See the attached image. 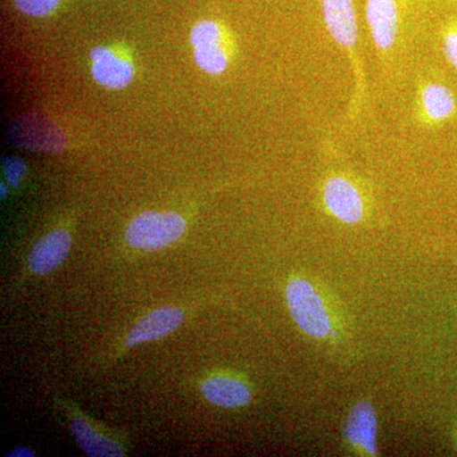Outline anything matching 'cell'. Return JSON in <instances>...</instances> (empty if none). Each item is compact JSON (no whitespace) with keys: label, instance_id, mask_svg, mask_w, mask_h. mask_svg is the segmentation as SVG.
Returning a JSON list of instances; mask_svg holds the SVG:
<instances>
[{"label":"cell","instance_id":"cell-1","mask_svg":"<svg viewBox=\"0 0 457 457\" xmlns=\"http://www.w3.org/2000/svg\"><path fill=\"white\" fill-rule=\"evenodd\" d=\"M286 300L295 323L305 335L326 339L332 332V320L323 297L303 278H294L286 287Z\"/></svg>","mask_w":457,"mask_h":457},{"label":"cell","instance_id":"cell-2","mask_svg":"<svg viewBox=\"0 0 457 457\" xmlns=\"http://www.w3.org/2000/svg\"><path fill=\"white\" fill-rule=\"evenodd\" d=\"M186 228L185 219L177 212H146L129 224L126 242L141 251H159L179 240Z\"/></svg>","mask_w":457,"mask_h":457},{"label":"cell","instance_id":"cell-3","mask_svg":"<svg viewBox=\"0 0 457 457\" xmlns=\"http://www.w3.org/2000/svg\"><path fill=\"white\" fill-rule=\"evenodd\" d=\"M194 47L195 62L201 71L210 75H221L228 71L227 35L220 23L212 20L197 22L189 36Z\"/></svg>","mask_w":457,"mask_h":457},{"label":"cell","instance_id":"cell-4","mask_svg":"<svg viewBox=\"0 0 457 457\" xmlns=\"http://www.w3.org/2000/svg\"><path fill=\"white\" fill-rule=\"evenodd\" d=\"M328 212L345 224H357L365 215V204L356 186L345 177H332L323 188Z\"/></svg>","mask_w":457,"mask_h":457},{"label":"cell","instance_id":"cell-5","mask_svg":"<svg viewBox=\"0 0 457 457\" xmlns=\"http://www.w3.org/2000/svg\"><path fill=\"white\" fill-rule=\"evenodd\" d=\"M321 11L330 36L343 49L354 55L359 26L353 0H321Z\"/></svg>","mask_w":457,"mask_h":457},{"label":"cell","instance_id":"cell-6","mask_svg":"<svg viewBox=\"0 0 457 457\" xmlns=\"http://www.w3.org/2000/svg\"><path fill=\"white\" fill-rule=\"evenodd\" d=\"M90 60L92 77L108 89L126 88L134 79V65L110 47H95L90 53Z\"/></svg>","mask_w":457,"mask_h":457},{"label":"cell","instance_id":"cell-7","mask_svg":"<svg viewBox=\"0 0 457 457\" xmlns=\"http://www.w3.org/2000/svg\"><path fill=\"white\" fill-rule=\"evenodd\" d=\"M345 432L348 442L362 455H378V418L371 403L361 400L351 409Z\"/></svg>","mask_w":457,"mask_h":457},{"label":"cell","instance_id":"cell-8","mask_svg":"<svg viewBox=\"0 0 457 457\" xmlns=\"http://www.w3.org/2000/svg\"><path fill=\"white\" fill-rule=\"evenodd\" d=\"M185 312L176 306H164L149 312L132 328L126 338V345L134 347L141 343L156 341L170 335L183 323Z\"/></svg>","mask_w":457,"mask_h":457},{"label":"cell","instance_id":"cell-9","mask_svg":"<svg viewBox=\"0 0 457 457\" xmlns=\"http://www.w3.org/2000/svg\"><path fill=\"white\" fill-rule=\"evenodd\" d=\"M71 248V237L69 231L64 228L50 231L33 246L29 258V269L37 275H46L66 260Z\"/></svg>","mask_w":457,"mask_h":457},{"label":"cell","instance_id":"cell-10","mask_svg":"<svg viewBox=\"0 0 457 457\" xmlns=\"http://www.w3.org/2000/svg\"><path fill=\"white\" fill-rule=\"evenodd\" d=\"M366 18H368L376 47L381 51L393 47L399 29L396 0H368Z\"/></svg>","mask_w":457,"mask_h":457},{"label":"cell","instance_id":"cell-11","mask_svg":"<svg viewBox=\"0 0 457 457\" xmlns=\"http://www.w3.org/2000/svg\"><path fill=\"white\" fill-rule=\"evenodd\" d=\"M204 398L222 408H239L249 404L252 393L243 381L228 376H213L201 386Z\"/></svg>","mask_w":457,"mask_h":457},{"label":"cell","instance_id":"cell-12","mask_svg":"<svg viewBox=\"0 0 457 457\" xmlns=\"http://www.w3.org/2000/svg\"><path fill=\"white\" fill-rule=\"evenodd\" d=\"M71 426L78 444L87 455L98 457L125 455L121 445L111 440L107 436L102 435L82 417L75 416L71 418Z\"/></svg>","mask_w":457,"mask_h":457},{"label":"cell","instance_id":"cell-13","mask_svg":"<svg viewBox=\"0 0 457 457\" xmlns=\"http://www.w3.org/2000/svg\"><path fill=\"white\" fill-rule=\"evenodd\" d=\"M423 112L432 122L449 120L456 111V99L453 92L444 84L431 83L420 95Z\"/></svg>","mask_w":457,"mask_h":457},{"label":"cell","instance_id":"cell-14","mask_svg":"<svg viewBox=\"0 0 457 457\" xmlns=\"http://www.w3.org/2000/svg\"><path fill=\"white\" fill-rule=\"evenodd\" d=\"M21 13L29 17H46L59 7L62 0H13Z\"/></svg>","mask_w":457,"mask_h":457},{"label":"cell","instance_id":"cell-15","mask_svg":"<svg viewBox=\"0 0 457 457\" xmlns=\"http://www.w3.org/2000/svg\"><path fill=\"white\" fill-rule=\"evenodd\" d=\"M4 170L9 182L16 187V186L20 185L23 174H25L26 165L22 161H20V159H7V161H5Z\"/></svg>","mask_w":457,"mask_h":457},{"label":"cell","instance_id":"cell-16","mask_svg":"<svg viewBox=\"0 0 457 457\" xmlns=\"http://www.w3.org/2000/svg\"><path fill=\"white\" fill-rule=\"evenodd\" d=\"M444 51L450 64L457 69V29H450L445 33Z\"/></svg>","mask_w":457,"mask_h":457},{"label":"cell","instance_id":"cell-17","mask_svg":"<svg viewBox=\"0 0 457 457\" xmlns=\"http://www.w3.org/2000/svg\"><path fill=\"white\" fill-rule=\"evenodd\" d=\"M8 456L32 457L35 456V453H33L31 450L27 449V447H17L16 450H13L11 453H8Z\"/></svg>","mask_w":457,"mask_h":457},{"label":"cell","instance_id":"cell-18","mask_svg":"<svg viewBox=\"0 0 457 457\" xmlns=\"http://www.w3.org/2000/svg\"><path fill=\"white\" fill-rule=\"evenodd\" d=\"M4 194L7 195V187L5 185H2V196L4 197Z\"/></svg>","mask_w":457,"mask_h":457}]
</instances>
